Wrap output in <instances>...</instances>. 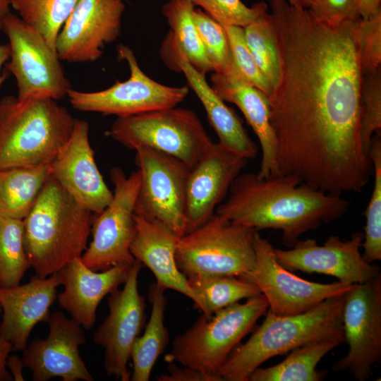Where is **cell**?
<instances>
[{"label": "cell", "instance_id": "30", "mask_svg": "<svg viewBox=\"0 0 381 381\" xmlns=\"http://www.w3.org/2000/svg\"><path fill=\"white\" fill-rule=\"evenodd\" d=\"M186 279L196 297L194 308L206 315L261 294L255 284L233 275L195 274Z\"/></svg>", "mask_w": 381, "mask_h": 381}, {"label": "cell", "instance_id": "47", "mask_svg": "<svg viewBox=\"0 0 381 381\" xmlns=\"http://www.w3.org/2000/svg\"><path fill=\"white\" fill-rule=\"evenodd\" d=\"M10 0H0V18H4L9 12Z\"/></svg>", "mask_w": 381, "mask_h": 381}, {"label": "cell", "instance_id": "7", "mask_svg": "<svg viewBox=\"0 0 381 381\" xmlns=\"http://www.w3.org/2000/svg\"><path fill=\"white\" fill-rule=\"evenodd\" d=\"M106 135L130 150L148 147L191 169L213 143L197 114L172 107L117 117Z\"/></svg>", "mask_w": 381, "mask_h": 381}, {"label": "cell", "instance_id": "32", "mask_svg": "<svg viewBox=\"0 0 381 381\" xmlns=\"http://www.w3.org/2000/svg\"><path fill=\"white\" fill-rule=\"evenodd\" d=\"M246 44L273 91L282 74L279 52L274 23L267 11L243 28Z\"/></svg>", "mask_w": 381, "mask_h": 381}, {"label": "cell", "instance_id": "36", "mask_svg": "<svg viewBox=\"0 0 381 381\" xmlns=\"http://www.w3.org/2000/svg\"><path fill=\"white\" fill-rule=\"evenodd\" d=\"M381 130V67L363 73L360 96V135L363 150L370 157L372 138Z\"/></svg>", "mask_w": 381, "mask_h": 381}, {"label": "cell", "instance_id": "38", "mask_svg": "<svg viewBox=\"0 0 381 381\" xmlns=\"http://www.w3.org/2000/svg\"><path fill=\"white\" fill-rule=\"evenodd\" d=\"M224 28H244L267 11V4L258 2L248 7L241 0H190Z\"/></svg>", "mask_w": 381, "mask_h": 381}, {"label": "cell", "instance_id": "44", "mask_svg": "<svg viewBox=\"0 0 381 381\" xmlns=\"http://www.w3.org/2000/svg\"><path fill=\"white\" fill-rule=\"evenodd\" d=\"M6 367L9 368L14 380H24L22 374V370L23 368L22 359L16 356H8L6 360Z\"/></svg>", "mask_w": 381, "mask_h": 381}, {"label": "cell", "instance_id": "25", "mask_svg": "<svg viewBox=\"0 0 381 381\" xmlns=\"http://www.w3.org/2000/svg\"><path fill=\"white\" fill-rule=\"evenodd\" d=\"M194 4L190 0H169L162 13L169 31L162 42L159 54L164 64L171 71H181L186 62L200 73L214 72L193 20Z\"/></svg>", "mask_w": 381, "mask_h": 381}, {"label": "cell", "instance_id": "34", "mask_svg": "<svg viewBox=\"0 0 381 381\" xmlns=\"http://www.w3.org/2000/svg\"><path fill=\"white\" fill-rule=\"evenodd\" d=\"M370 158L373 166L374 185L373 192L364 212L365 224L361 243L363 259L372 263L381 260V130L372 138Z\"/></svg>", "mask_w": 381, "mask_h": 381}, {"label": "cell", "instance_id": "39", "mask_svg": "<svg viewBox=\"0 0 381 381\" xmlns=\"http://www.w3.org/2000/svg\"><path fill=\"white\" fill-rule=\"evenodd\" d=\"M357 39L363 73L381 67V13L358 22Z\"/></svg>", "mask_w": 381, "mask_h": 381}, {"label": "cell", "instance_id": "10", "mask_svg": "<svg viewBox=\"0 0 381 381\" xmlns=\"http://www.w3.org/2000/svg\"><path fill=\"white\" fill-rule=\"evenodd\" d=\"M117 53L128 66L129 78L100 91L82 92L70 88L67 97L75 109L124 117L176 107L187 97L188 87L165 85L145 74L128 47L120 44Z\"/></svg>", "mask_w": 381, "mask_h": 381}, {"label": "cell", "instance_id": "28", "mask_svg": "<svg viewBox=\"0 0 381 381\" xmlns=\"http://www.w3.org/2000/svg\"><path fill=\"white\" fill-rule=\"evenodd\" d=\"M51 175L50 164L0 169V213L24 219Z\"/></svg>", "mask_w": 381, "mask_h": 381}, {"label": "cell", "instance_id": "12", "mask_svg": "<svg viewBox=\"0 0 381 381\" xmlns=\"http://www.w3.org/2000/svg\"><path fill=\"white\" fill-rule=\"evenodd\" d=\"M140 183L137 214L157 220L178 236L186 234V186L190 168L180 159L148 147L135 150Z\"/></svg>", "mask_w": 381, "mask_h": 381}, {"label": "cell", "instance_id": "22", "mask_svg": "<svg viewBox=\"0 0 381 381\" xmlns=\"http://www.w3.org/2000/svg\"><path fill=\"white\" fill-rule=\"evenodd\" d=\"M132 264L121 263L98 272L87 267L80 258L73 259L59 272L64 287L57 295L59 304L83 329H91L98 305L124 284Z\"/></svg>", "mask_w": 381, "mask_h": 381}, {"label": "cell", "instance_id": "23", "mask_svg": "<svg viewBox=\"0 0 381 381\" xmlns=\"http://www.w3.org/2000/svg\"><path fill=\"white\" fill-rule=\"evenodd\" d=\"M210 85L224 102L239 108L258 137L262 160L257 175L260 178L279 175L277 142L270 123L269 96L230 73H213Z\"/></svg>", "mask_w": 381, "mask_h": 381}, {"label": "cell", "instance_id": "5", "mask_svg": "<svg viewBox=\"0 0 381 381\" xmlns=\"http://www.w3.org/2000/svg\"><path fill=\"white\" fill-rule=\"evenodd\" d=\"M75 119L56 100L35 97L0 99V169L50 164Z\"/></svg>", "mask_w": 381, "mask_h": 381}, {"label": "cell", "instance_id": "4", "mask_svg": "<svg viewBox=\"0 0 381 381\" xmlns=\"http://www.w3.org/2000/svg\"><path fill=\"white\" fill-rule=\"evenodd\" d=\"M343 301L344 294L328 298L293 315H276L267 310L262 323L232 350L217 375L222 381H248L253 370L272 357L317 340L344 341Z\"/></svg>", "mask_w": 381, "mask_h": 381}, {"label": "cell", "instance_id": "29", "mask_svg": "<svg viewBox=\"0 0 381 381\" xmlns=\"http://www.w3.org/2000/svg\"><path fill=\"white\" fill-rule=\"evenodd\" d=\"M344 341L325 339L307 343L289 352L281 363L268 368H257L248 381H320L324 374L316 370L321 359Z\"/></svg>", "mask_w": 381, "mask_h": 381}, {"label": "cell", "instance_id": "42", "mask_svg": "<svg viewBox=\"0 0 381 381\" xmlns=\"http://www.w3.org/2000/svg\"><path fill=\"white\" fill-rule=\"evenodd\" d=\"M0 306V314L1 313ZM11 344L0 335V381L13 380V376L6 367V360L9 353L12 351Z\"/></svg>", "mask_w": 381, "mask_h": 381}, {"label": "cell", "instance_id": "46", "mask_svg": "<svg viewBox=\"0 0 381 381\" xmlns=\"http://www.w3.org/2000/svg\"><path fill=\"white\" fill-rule=\"evenodd\" d=\"M311 1L312 0H287L291 6L304 8H309Z\"/></svg>", "mask_w": 381, "mask_h": 381}, {"label": "cell", "instance_id": "19", "mask_svg": "<svg viewBox=\"0 0 381 381\" xmlns=\"http://www.w3.org/2000/svg\"><path fill=\"white\" fill-rule=\"evenodd\" d=\"M248 159L214 143L190 169L186 186V234L204 224L223 202Z\"/></svg>", "mask_w": 381, "mask_h": 381}, {"label": "cell", "instance_id": "45", "mask_svg": "<svg viewBox=\"0 0 381 381\" xmlns=\"http://www.w3.org/2000/svg\"><path fill=\"white\" fill-rule=\"evenodd\" d=\"M1 30V18H0V30ZM10 49L8 44H2L0 42V71L4 64L9 59ZM5 75L0 73V87L4 81Z\"/></svg>", "mask_w": 381, "mask_h": 381}, {"label": "cell", "instance_id": "21", "mask_svg": "<svg viewBox=\"0 0 381 381\" xmlns=\"http://www.w3.org/2000/svg\"><path fill=\"white\" fill-rule=\"evenodd\" d=\"M59 285L58 272L45 278L35 274L23 285L0 287V335L11 344L13 351H23L34 327L40 322H48Z\"/></svg>", "mask_w": 381, "mask_h": 381}, {"label": "cell", "instance_id": "35", "mask_svg": "<svg viewBox=\"0 0 381 381\" xmlns=\"http://www.w3.org/2000/svg\"><path fill=\"white\" fill-rule=\"evenodd\" d=\"M193 20L213 73H228L232 56L225 28L199 8H194Z\"/></svg>", "mask_w": 381, "mask_h": 381}, {"label": "cell", "instance_id": "13", "mask_svg": "<svg viewBox=\"0 0 381 381\" xmlns=\"http://www.w3.org/2000/svg\"><path fill=\"white\" fill-rule=\"evenodd\" d=\"M342 329L349 351L332 370H348L356 380L365 381L373 375V365L381 360L380 273L353 284L344 294Z\"/></svg>", "mask_w": 381, "mask_h": 381}, {"label": "cell", "instance_id": "15", "mask_svg": "<svg viewBox=\"0 0 381 381\" xmlns=\"http://www.w3.org/2000/svg\"><path fill=\"white\" fill-rule=\"evenodd\" d=\"M142 267V263L135 260L123 288L109 294V315L93 337L95 343L105 350L106 374L121 381L131 380L127 363L133 344L145 325V300L138 288Z\"/></svg>", "mask_w": 381, "mask_h": 381}, {"label": "cell", "instance_id": "6", "mask_svg": "<svg viewBox=\"0 0 381 381\" xmlns=\"http://www.w3.org/2000/svg\"><path fill=\"white\" fill-rule=\"evenodd\" d=\"M268 303L263 294L236 303L214 314L202 315L172 341L165 361H174L206 373L217 375L232 350L265 315Z\"/></svg>", "mask_w": 381, "mask_h": 381}, {"label": "cell", "instance_id": "24", "mask_svg": "<svg viewBox=\"0 0 381 381\" xmlns=\"http://www.w3.org/2000/svg\"><path fill=\"white\" fill-rule=\"evenodd\" d=\"M179 237L163 223L135 213V231L130 246L134 259L148 267L162 288L196 297L186 277L179 270L175 258Z\"/></svg>", "mask_w": 381, "mask_h": 381}, {"label": "cell", "instance_id": "26", "mask_svg": "<svg viewBox=\"0 0 381 381\" xmlns=\"http://www.w3.org/2000/svg\"><path fill=\"white\" fill-rule=\"evenodd\" d=\"M183 73L190 88L202 103L219 143L246 159L257 156L258 148L248 135L235 112L212 90L205 75L189 64H181Z\"/></svg>", "mask_w": 381, "mask_h": 381}, {"label": "cell", "instance_id": "33", "mask_svg": "<svg viewBox=\"0 0 381 381\" xmlns=\"http://www.w3.org/2000/svg\"><path fill=\"white\" fill-rule=\"evenodd\" d=\"M23 219L0 213V287L20 284L30 267L23 244Z\"/></svg>", "mask_w": 381, "mask_h": 381}, {"label": "cell", "instance_id": "40", "mask_svg": "<svg viewBox=\"0 0 381 381\" xmlns=\"http://www.w3.org/2000/svg\"><path fill=\"white\" fill-rule=\"evenodd\" d=\"M308 9L318 20L330 25L361 19L356 0H312Z\"/></svg>", "mask_w": 381, "mask_h": 381}, {"label": "cell", "instance_id": "14", "mask_svg": "<svg viewBox=\"0 0 381 381\" xmlns=\"http://www.w3.org/2000/svg\"><path fill=\"white\" fill-rule=\"evenodd\" d=\"M254 267L240 278L255 284L276 315H293L305 312L325 299L344 294L353 284L339 281L322 284L300 278L277 260L274 247L258 231L254 236Z\"/></svg>", "mask_w": 381, "mask_h": 381}, {"label": "cell", "instance_id": "37", "mask_svg": "<svg viewBox=\"0 0 381 381\" xmlns=\"http://www.w3.org/2000/svg\"><path fill=\"white\" fill-rule=\"evenodd\" d=\"M224 28L232 56L231 66L228 73L234 74L247 83L257 87L270 98L272 95V89L250 52L246 42L243 28L229 26Z\"/></svg>", "mask_w": 381, "mask_h": 381}, {"label": "cell", "instance_id": "41", "mask_svg": "<svg viewBox=\"0 0 381 381\" xmlns=\"http://www.w3.org/2000/svg\"><path fill=\"white\" fill-rule=\"evenodd\" d=\"M169 373L161 374L157 377L158 381H222L214 374L206 373L189 367H179L176 362H168Z\"/></svg>", "mask_w": 381, "mask_h": 381}, {"label": "cell", "instance_id": "16", "mask_svg": "<svg viewBox=\"0 0 381 381\" xmlns=\"http://www.w3.org/2000/svg\"><path fill=\"white\" fill-rule=\"evenodd\" d=\"M123 0H78L56 41L61 61L93 62L121 34Z\"/></svg>", "mask_w": 381, "mask_h": 381}, {"label": "cell", "instance_id": "2", "mask_svg": "<svg viewBox=\"0 0 381 381\" xmlns=\"http://www.w3.org/2000/svg\"><path fill=\"white\" fill-rule=\"evenodd\" d=\"M227 195L216 214L258 231L280 230L289 248L303 234L343 216L350 205L341 195L320 190L291 174L260 178L255 173H241Z\"/></svg>", "mask_w": 381, "mask_h": 381}, {"label": "cell", "instance_id": "20", "mask_svg": "<svg viewBox=\"0 0 381 381\" xmlns=\"http://www.w3.org/2000/svg\"><path fill=\"white\" fill-rule=\"evenodd\" d=\"M89 123L75 119L71 135L50 163L52 176L83 207L101 213L113 198L97 166Z\"/></svg>", "mask_w": 381, "mask_h": 381}, {"label": "cell", "instance_id": "9", "mask_svg": "<svg viewBox=\"0 0 381 381\" xmlns=\"http://www.w3.org/2000/svg\"><path fill=\"white\" fill-rule=\"evenodd\" d=\"M1 30L8 39L6 67L16 78L17 99L46 97L60 100L71 88L56 51L18 16L8 13L1 18Z\"/></svg>", "mask_w": 381, "mask_h": 381}, {"label": "cell", "instance_id": "17", "mask_svg": "<svg viewBox=\"0 0 381 381\" xmlns=\"http://www.w3.org/2000/svg\"><path fill=\"white\" fill-rule=\"evenodd\" d=\"M363 237L359 231L348 240L330 236L322 246L307 238L298 240L288 250L274 248V252L277 261L289 271L324 274L348 284L363 283L380 273L360 252Z\"/></svg>", "mask_w": 381, "mask_h": 381}, {"label": "cell", "instance_id": "43", "mask_svg": "<svg viewBox=\"0 0 381 381\" xmlns=\"http://www.w3.org/2000/svg\"><path fill=\"white\" fill-rule=\"evenodd\" d=\"M361 18L367 19L381 13V0H356Z\"/></svg>", "mask_w": 381, "mask_h": 381}, {"label": "cell", "instance_id": "27", "mask_svg": "<svg viewBox=\"0 0 381 381\" xmlns=\"http://www.w3.org/2000/svg\"><path fill=\"white\" fill-rule=\"evenodd\" d=\"M164 291L165 289L157 282L150 286L148 299L152 306L150 318L144 334L136 337L131 351L132 381L149 380L157 360L169 343V332L164 325V313L167 303Z\"/></svg>", "mask_w": 381, "mask_h": 381}, {"label": "cell", "instance_id": "3", "mask_svg": "<svg viewBox=\"0 0 381 381\" xmlns=\"http://www.w3.org/2000/svg\"><path fill=\"white\" fill-rule=\"evenodd\" d=\"M95 216L51 175L23 219L24 248L37 276L47 277L81 257Z\"/></svg>", "mask_w": 381, "mask_h": 381}, {"label": "cell", "instance_id": "8", "mask_svg": "<svg viewBox=\"0 0 381 381\" xmlns=\"http://www.w3.org/2000/svg\"><path fill=\"white\" fill-rule=\"evenodd\" d=\"M256 231L214 213L204 224L179 237L177 267L186 277L195 274L241 277L255 266Z\"/></svg>", "mask_w": 381, "mask_h": 381}, {"label": "cell", "instance_id": "1", "mask_svg": "<svg viewBox=\"0 0 381 381\" xmlns=\"http://www.w3.org/2000/svg\"><path fill=\"white\" fill-rule=\"evenodd\" d=\"M267 1L282 68L270 97L279 173L336 195L360 193L373 174L360 135V19L330 25L287 0Z\"/></svg>", "mask_w": 381, "mask_h": 381}, {"label": "cell", "instance_id": "11", "mask_svg": "<svg viewBox=\"0 0 381 381\" xmlns=\"http://www.w3.org/2000/svg\"><path fill=\"white\" fill-rule=\"evenodd\" d=\"M110 178L114 184L112 200L95 214L91 227L92 240L80 257L87 267L96 272L135 261L130 246L135 231L140 172L137 169L127 176L123 169L114 167Z\"/></svg>", "mask_w": 381, "mask_h": 381}, {"label": "cell", "instance_id": "18", "mask_svg": "<svg viewBox=\"0 0 381 381\" xmlns=\"http://www.w3.org/2000/svg\"><path fill=\"white\" fill-rule=\"evenodd\" d=\"M48 323V336L35 339L23 350V365L32 371V380L58 377L64 381H92L79 353L86 341L83 327L59 311L50 314Z\"/></svg>", "mask_w": 381, "mask_h": 381}, {"label": "cell", "instance_id": "31", "mask_svg": "<svg viewBox=\"0 0 381 381\" xmlns=\"http://www.w3.org/2000/svg\"><path fill=\"white\" fill-rule=\"evenodd\" d=\"M78 0H10L19 18L56 50L57 36Z\"/></svg>", "mask_w": 381, "mask_h": 381}]
</instances>
